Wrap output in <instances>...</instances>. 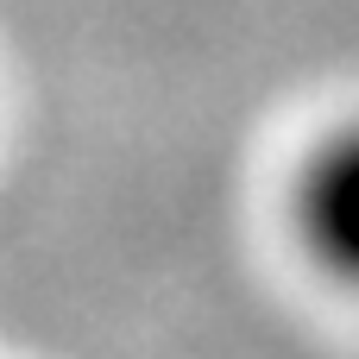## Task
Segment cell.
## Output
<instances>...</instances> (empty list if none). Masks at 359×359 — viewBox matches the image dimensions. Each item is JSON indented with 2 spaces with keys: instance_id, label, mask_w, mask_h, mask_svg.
Listing matches in <instances>:
<instances>
[{
  "instance_id": "obj_1",
  "label": "cell",
  "mask_w": 359,
  "mask_h": 359,
  "mask_svg": "<svg viewBox=\"0 0 359 359\" xmlns=\"http://www.w3.org/2000/svg\"><path fill=\"white\" fill-rule=\"evenodd\" d=\"M290 227L303 259L334 290L359 297V114L303 151L290 177Z\"/></svg>"
}]
</instances>
